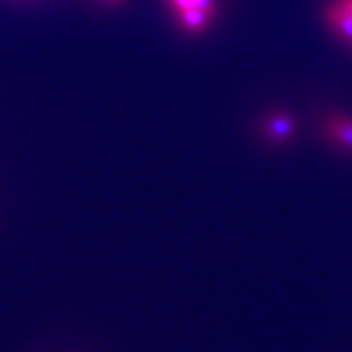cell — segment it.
Instances as JSON below:
<instances>
[{
	"instance_id": "obj_3",
	"label": "cell",
	"mask_w": 352,
	"mask_h": 352,
	"mask_svg": "<svg viewBox=\"0 0 352 352\" xmlns=\"http://www.w3.org/2000/svg\"><path fill=\"white\" fill-rule=\"evenodd\" d=\"M327 131L330 137L340 146L352 150V120L346 116H336L329 120Z\"/></svg>"
},
{
	"instance_id": "obj_5",
	"label": "cell",
	"mask_w": 352,
	"mask_h": 352,
	"mask_svg": "<svg viewBox=\"0 0 352 352\" xmlns=\"http://www.w3.org/2000/svg\"><path fill=\"white\" fill-rule=\"evenodd\" d=\"M169 5L176 10L181 12L185 9H201L204 12L213 15L214 14V2L213 0H168Z\"/></svg>"
},
{
	"instance_id": "obj_4",
	"label": "cell",
	"mask_w": 352,
	"mask_h": 352,
	"mask_svg": "<svg viewBox=\"0 0 352 352\" xmlns=\"http://www.w3.org/2000/svg\"><path fill=\"white\" fill-rule=\"evenodd\" d=\"M176 14H178V21L181 22V25L186 31H191V32L203 31L212 19L210 14H207V12H204V10L195 9V8L185 9V10H181V12H176Z\"/></svg>"
},
{
	"instance_id": "obj_6",
	"label": "cell",
	"mask_w": 352,
	"mask_h": 352,
	"mask_svg": "<svg viewBox=\"0 0 352 352\" xmlns=\"http://www.w3.org/2000/svg\"><path fill=\"white\" fill-rule=\"evenodd\" d=\"M338 2L342 5L345 9H348L349 12L352 14V0H338Z\"/></svg>"
},
{
	"instance_id": "obj_1",
	"label": "cell",
	"mask_w": 352,
	"mask_h": 352,
	"mask_svg": "<svg viewBox=\"0 0 352 352\" xmlns=\"http://www.w3.org/2000/svg\"><path fill=\"white\" fill-rule=\"evenodd\" d=\"M263 131L267 140L273 142H282L288 140L295 131V119L285 112L273 113L266 119Z\"/></svg>"
},
{
	"instance_id": "obj_2",
	"label": "cell",
	"mask_w": 352,
	"mask_h": 352,
	"mask_svg": "<svg viewBox=\"0 0 352 352\" xmlns=\"http://www.w3.org/2000/svg\"><path fill=\"white\" fill-rule=\"evenodd\" d=\"M326 19L340 37L352 44V14L348 9L335 2L327 8Z\"/></svg>"
},
{
	"instance_id": "obj_7",
	"label": "cell",
	"mask_w": 352,
	"mask_h": 352,
	"mask_svg": "<svg viewBox=\"0 0 352 352\" xmlns=\"http://www.w3.org/2000/svg\"><path fill=\"white\" fill-rule=\"evenodd\" d=\"M102 2L109 3V5H119V3H122L124 0H102Z\"/></svg>"
}]
</instances>
